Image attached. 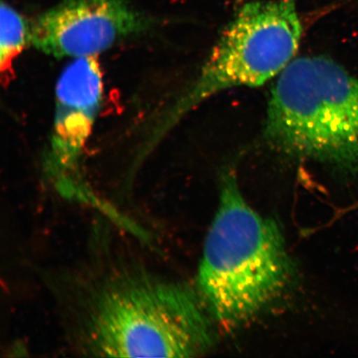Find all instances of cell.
Listing matches in <instances>:
<instances>
[{"mask_svg":"<svg viewBox=\"0 0 358 358\" xmlns=\"http://www.w3.org/2000/svg\"><path fill=\"white\" fill-rule=\"evenodd\" d=\"M93 225L73 266L42 272L67 345L87 357H194L213 345L203 299Z\"/></svg>","mask_w":358,"mask_h":358,"instance_id":"cell-1","label":"cell"},{"mask_svg":"<svg viewBox=\"0 0 358 358\" xmlns=\"http://www.w3.org/2000/svg\"><path fill=\"white\" fill-rule=\"evenodd\" d=\"M292 275L278 224L250 207L235 173L226 170L199 271L210 315L227 329L243 325L279 298Z\"/></svg>","mask_w":358,"mask_h":358,"instance_id":"cell-2","label":"cell"},{"mask_svg":"<svg viewBox=\"0 0 358 358\" xmlns=\"http://www.w3.org/2000/svg\"><path fill=\"white\" fill-rule=\"evenodd\" d=\"M264 138L290 158L358 174V78L324 56L294 58L268 101Z\"/></svg>","mask_w":358,"mask_h":358,"instance_id":"cell-3","label":"cell"},{"mask_svg":"<svg viewBox=\"0 0 358 358\" xmlns=\"http://www.w3.org/2000/svg\"><path fill=\"white\" fill-rule=\"evenodd\" d=\"M298 0L245 3L222 31L200 73L169 107L158 136L227 90L261 87L293 61L303 34Z\"/></svg>","mask_w":358,"mask_h":358,"instance_id":"cell-4","label":"cell"},{"mask_svg":"<svg viewBox=\"0 0 358 358\" xmlns=\"http://www.w3.org/2000/svg\"><path fill=\"white\" fill-rule=\"evenodd\" d=\"M103 95L104 84L98 57L71 60L56 85L55 120L43 168L53 186L70 198L93 201L80 166Z\"/></svg>","mask_w":358,"mask_h":358,"instance_id":"cell-5","label":"cell"},{"mask_svg":"<svg viewBox=\"0 0 358 358\" xmlns=\"http://www.w3.org/2000/svg\"><path fill=\"white\" fill-rule=\"evenodd\" d=\"M152 25L129 0H61L33 22L31 46L58 59L98 57Z\"/></svg>","mask_w":358,"mask_h":358,"instance_id":"cell-6","label":"cell"},{"mask_svg":"<svg viewBox=\"0 0 358 358\" xmlns=\"http://www.w3.org/2000/svg\"><path fill=\"white\" fill-rule=\"evenodd\" d=\"M32 24L4 1L0 6V64L2 70L24 49L31 46Z\"/></svg>","mask_w":358,"mask_h":358,"instance_id":"cell-7","label":"cell"},{"mask_svg":"<svg viewBox=\"0 0 358 358\" xmlns=\"http://www.w3.org/2000/svg\"><path fill=\"white\" fill-rule=\"evenodd\" d=\"M234 1L238 2L240 3L243 2V0H234Z\"/></svg>","mask_w":358,"mask_h":358,"instance_id":"cell-8","label":"cell"}]
</instances>
